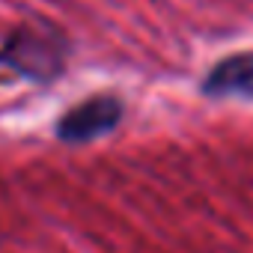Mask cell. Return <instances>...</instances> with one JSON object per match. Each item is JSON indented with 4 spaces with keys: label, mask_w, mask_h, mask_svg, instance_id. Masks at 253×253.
<instances>
[{
    "label": "cell",
    "mask_w": 253,
    "mask_h": 253,
    "mask_svg": "<svg viewBox=\"0 0 253 253\" xmlns=\"http://www.w3.org/2000/svg\"><path fill=\"white\" fill-rule=\"evenodd\" d=\"M69 42L63 30L45 18L21 21L0 45V63L12 69L18 78L48 84L66 69Z\"/></svg>",
    "instance_id": "cell-1"
},
{
    "label": "cell",
    "mask_w": 253,
    "mask_h": 253,
    "mask_svg": "<svg viewBox=\"0 0 253 253\" xmlns=\"http://www.w3.org/2000/svg\"><path fill=\"white\" fill-rule=\"evenodd\" d=\"M203 95H209V98H244V101H253V51L223 57L203 78Z\"/></svg>",
    "instance_id": "cell-3"
},
{
    "label": "cell",
    "mask_w": 253,
    "mask_h": 253,
    "mask_svg": "<svg viewBox=\"0 0 253 253\" xmlns=\"http://www.w3.org/2000/svg\"><path fill=\"white\" fill-rule=\"evenodd\" d=\"M119 119H122V101L116 95H92L75 104L57 122V137L63 143H89L113 131Z\"/></svg>",
    "instance_id": "cell-2"
}]
</instances>
